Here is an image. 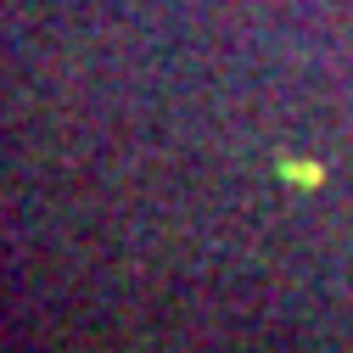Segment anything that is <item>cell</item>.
I'll list each match as a JSON object with an SVG mask.
<instances>
[{
	"label": "cell",
	"mask_w": 353,
	"mask_h": 353,
	"mask_svg": "<svg viewBox=\"0 0 353 353\" xmlns=\"http://www.w3.org/2000/svg\"><path fill=\"white\" fill-rule=\"evenodd\" d=\"M281 174L297 185H320V163H281Z\"/></svg>",
	"instance_id": "1"
}]
</instances>
